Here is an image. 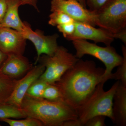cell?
Returning <instances> with one entry per match:
<instances>
[{"label": "cell", "instance_id": "cell-1", "mask_svg": "<svg viewBox=\"0 0 126 126\" xmlns=\"http://www.w3.org/2000/svg\"><path fill=\"white\" fill-rule=\"evenodd\" d=\"M105 71L103 68L97 67L92 60L79 59L54 84L59 89L63 101L76 110L88 99L98 84L105 83Z\"/></svg>", "mask_w": 126, "mask_h": 126}, {"label": "cell", "instance_id": "cell-2", "mask_svg": "<svg viewBox=\"0 0 126 126\" xmlns=\"http://www.w3.org/2000/svg\"><path fill=\"white\" fill-rule=\"evenodd\" d=\"M21 108L27 117L38 119L43 126H62L65 121L78 118L76 110L63 102L25 96Z\"/></svg>", "mask_w": 126, "mask_h": 126}, {"label": "cell", "instance_id": "cell-3", "mask_svg": "<svg viewBox=\"0 0 126 126\" xmlns=\"http://www.w3.org/2000/svg\"><path fill=\"white\" fill-rule=\"evenodd\" d=\"M119 82L117 81L107 91L104 90V83L98 84L88 99L76 110L78 118L83 126L88 120L97 115L107 117L113 121V96Z\"/></svg>", "mask_w": 126, "mask_h": 126}, {"label": "cell", "instance_id": "cell-4", "mask_svg": "<svg viewBox=\"0 0 126 126\" xmlns=\"http://www.w3.org/2000/svg\"><path fill=\"white\" fill-rule=\"evenodd\" d=\"M72 41L76 50L75 55L78 58L81 59L85 55H89L98 59L104 64L106 67L103 77L105 82L111 79L112 70L121 65L123 61V56L118 54L111 45L101 47L84 39Z\"/></svg>", "mask_w": 126, "mask_h": 126}, {"label": "cell", "instance_id": "cell-5", "mask_svg": "<svg viewBox=\"0 0 126 126\" xmlns=\"http://www.w3.org/2000/svg\"><path fill=\"white\" fill-rule=\"evenodd\" d=\"M79 59L66 48L59 46L53 56L43 55L40 56L39 61L44 65L45 69L39 79L48 84L55 83Z\"/></svg>", "mask_w": 126, "mask_h": 126}, {"label": "cell", "instance_id": "cell-6", "mask_svg": "<svg viewBox=\"0 0 126 126\" xmlns=\"http://www.w3.org/2000/svg\"><path fill=\"white\" fill-rule=\"evenodd\" d=\"M95 24L115 34L126 29V0H108L94 12Z\"/></svg>", "mask_w": 126, "mask_h": 126}, {"label": "cell", "instance_id": "cell-7", "mask_svg": "<svg viewBox=\"0 0 126 126\" xmlns=\"http://www.w3.org/2000/svg\"><path fill=\"white\" fill-rule=\"evenodd\" d=\"M24 22V26L21 32L23 37L33 44L37 52V57L34 64L36 65L42 55L52 56L56 52L59 46L57 40L59 36L57 34L45 35L40 30L34 31L29 24Z\"/></svg>", "mask_w": 126, "mask_h": 126}, {"label": "cell", "instance_id": "cell-8", "mask_svg": "<svg viewBox=\"0 0 126 126\" xmlns=\"http://www.w3.org/2000/svg\"><path fill=\"white\" fill-rule=\"evenodd\" d=\"M50 11L62 12L75 21L96 26L94 12L83 7L76 0H52Z\"/></svg>", "mask_w": 126, "mask_h": 126}, {"label": "cell", "instance_id": "cell-9", "mask_svg": "<svg viewBox=\"0 0 126 126\" xmlns=\"http://www.w3.org/2000/svg\"><path fill=\"white\" fill-rule=\"evenodd\" d=\"M45 69L44 65L41 63L33 67L23 78L17 80L13 92L6 102L21 108L27 90L40 78Z\"/></svg>", "mask_w": 126, "mask_h": 126}, {"label": "cell", "instance_id": "cell-10", "mask_svg": "<svg viewBox=\"0 0 126 126\" xmlns=\"http://www.w3.org/2000/svg\"><path fill=\"white\" fill-rule=\"evenodd\" d=\"M115 39L113 34L107 30L101 28H96L86 23L75 21L74 33L68 40H89L94 41L95 44L101 43L109 46L111 45Z\"/></svg>", "mask_w": 126, "mask_h": 126}, {"label": "cell", "instance_id": "cell-11", "mask_svg": "<svg viewBox=\"0 0 126 126\" xmlns=\"http://www.w3.org/2000/svg\"><path fill=\"white\" fill-rule=\"evenodd\" d=\"M26 41L20 32L0 27V49L7 55H23Z\"/></svg>", "mask_w": 126, "mask_h": 126}, {"label": "cell", "instance_id": "cell-12", "mask_svg": "<svg viewBox=\"0 0 126 126\" xmlns=\"http://www.w3.org/2000/svg\"><path fill=\"white\" fill-rule=\"evenodd\" d=\"M33 67L23 55L10 54L0 67V72L11 78L16 79L26 73Z\"/></svg>", "mask_w": 126, "mask_h": 126}, {"label": "cell", "instance_id": "cell-13", "mask_svg": "<svg viewBox=\"0 0 126 126\" xmlns=\"http://www.w3.org/2000/svg\"><path fill=\"white\" fill-rule=\"evenodd\" d=\"M112 113L113 123L116 126H126V87L120 81L113 96Z\"/></svg>", "mask_w": 126, "mask_h": 126}, {"label": "cell", "instance_id": "cell-14", "mask_svg": "<svg viewBox=\"0 0 126 126\" xmlns=\"http://www.w3.org/2000/svg\"><path fill=\"white\" fill-rule=\"evenodd\" d=\"M7 10L0 27L11 28L21 32L24 25L18 12L19 7L22 5L21 2L20 0H7Z\"/></svg>", "mask_w": 126, "mask_h": 126}, {"label": "cell", "instance_id": "cell-15", "mask_svg": "<svg viewBox=\"0 0 126 126\" xmlns=\"http://www.w3.org/2000/svg\"><path fill=\"white\" fill-rule=\"evenodd\" d=\"M17 79L0 72V103L6 102L14 90Z\"/></svg>", "mask_w": 126, "mask_h": 126}, {"label": "cell", "instance_id": "cell-16", "mask_svg": "<svg viewBox=\"0 0 126 126\" xmlns=\"http://www.w3.org/2000/svg\"><path fill=\"white\" fill-rule=\"evenodd\" d=\"M27 116L21 108L5 102L0 103V119L25 118Z\"/></svg>", "mask_w": 126, "mask_h": 126}, {"label": "cell", "instance_id": "cell-17", "mask_svg": "<svg viewBox=\"0 0 126 126\" xmlns=\"http://www.w3.org/2000/svg\"><path fill=\"white\" fill-rule=\"evenodd\" d=\"M48 84L39 78L32 84L26 92L25 96L33 98H43L44 90Z\"/></svg>", "mask_w": 126, "mask_h": 126}, {"label": "cell", "instance_id": "cell-18", "mask_svg": "<svg viewBox=\"0 0 126 126\" xmlns=\"http://www.w3.org/2000/svg\"><path fill=\"white\" fill-rule=\"evenodd\" d=\"M123 61L121 64L118 66L117 70L114 73L112 74L111 79L120 81L123 86L126 87V47L123 45L122 47Z\"/></svg>", "mask_w": 126, "mask_h": 126}, {"label": "cell", "instance_id": "cell-19", "mask_svg": "<svg viewBox=\"0 0 126 126\" xmlns=\"http://www.w3.org/2000/svg\"><path fill=\"white\" fill-rule=\"evenodd\" d=\"M10 126H44L42 123L33 118L27 117L25 119L15 120L10 118L0 119Z\"/></svg>", "mask_w": 126, "mask_h": 126}, {"label": "cell", "instance_id": "cell-20", "mask_svg": "<svg viewBox=\"0 0 126 126\" xmlns=\"http://www.w3.org/2000/svg\"><path fill=\"white\" fill-rule=\"evenodd\" d=\"M49 16L48 24L53 26H57L75 21L69 16L61 11L52 12Z\"/></svg>", "mask_w": 126, "mask_h": 126}, {"label": "cell", "instance_id": "cell-21", "mask_svg": "<svg viewBox=\"0 0 126 126\" xmlns=\"http://www.w3.org/2000/svg\"><path fill=\"white\" fill-rule=\"evenodd\" d=\"M43 98L53 101L63 102L61 93L54 84L47 85L43 94Z\"/></svg>", "mask_w": 126, "mask_h": 126}, {"label": "cell", "instance_id": "cell-22", "mask_svg": "<svg viewBox=\"0 0 126 126\" xmlns=\"http://www.w3.org/2000/svg\"><path fill=\"white\" fill-rule=\"evenodd\" d=\"M56 27L59 31L63 34L64 38L68 40L74 33L75 21L58 26Z\"/></svg>", "mask_w": 126, "mask_h": 126}, {"label": "cell", "instance_id": "cell-23", "mask_svg": "<svg viewBox=\"0 0 126 126\" xmlns=\"http://www.w3.org/2000/svg\"><path fill=\"white\" fill-rule=\"evenodd\" d=\"M106 117L102 115H97L91 118L84 124L85 126H105Z\"/></svg>", "mask_w": 126, "mask_h": 126}, {"label": "cell", "instance_id": "cell-24", "mask_svg": "<svg viewBox=\"0 0 126 126\" xmlns=\"http://www.w3.org/2000/svg\"><path fill=\"white\" fill-rule=\"evenodd\" d=\"M108 0H85L86 6L91 11L95 12L99 10Z\"/></svg>", "mask_w": 126, "mask_h": 126}, {"label": "cell", "instance_id": "cell-25", "mask_svg": "<svg viewBox=\"0 0 126 126\" xmlns=\"http://www.w3.org/2000/svg\"><path fill=\"white\" fill-rule=\"evenodd\" d=\"M7 7V0H0V25L4 17Z\"/></svg>", "mask_w": 126, "mask_h": 126}, {"label": "cell", "instance_id": "cell-26", "mask_svg": "<svg viewBox=\"0 0 126 126\" xmlns=\"http://www.w3.org/2000/svg\"><path fill=\"white\" fill-rule=\"evenodd\" d=\"M83 124L79 118L67 120L63 123L62 126H83Z\"/></svg>", "mask_w": 126, "mask_h": 126}, {"label": "cell", "instance_id": "cell-27", "mask_svg": "<svg viewBox=\"0 0 126 126\" xmlns=\"http://www.w3.org/2000/svg\"><path fill=\"white\" fill-rule=\"evenodd\" d=\"M114 38L119 39L126 46V29L116 33L113 34Z\"/></svg>", "mask_w": 126, "mask_h": 126}, {"label": "cell", "instance_id": "cell-28", "mask_svg": "<svg viewBox=\"0 0 126 126\" xmlns=\"http://www.w3.org/2000/svg\"><path fill=\"white\" fill-rule=\"evenodd\" d=\"M21 2V5H28L33 6L37 11L39 10L37 6L38 0H20Z\"/></svg>", "mask_w": 126, "mask_h": 126}, {"label": "cell", "instance_id": "cell-29", "mask_svg": "<svg viewBox=\"0 0 126 126\" xmlns=\"http://www.w3.org/2000/svg\"><path fill=\"white\" fill-rule=\"evenodd\" d=\"M7 55L0 49V67L7 58Z\"/></svg>", "mask_w": 126, "mask_h": 126}, {"label": "cell", "instance_id": "cell-30", "mask_svg": "<svg viewBox=\"0 0 126 126\" xmlns=\"http://www.w3.org/2000/svg\"><path fill=\"white\" fill-rule=\"evenodd\" d=\"M76 0L79 2L83 7L87 8L85 0Z\"/></svg>", "mask_w": 126, "mask_h": 126}, {"label": "cell", "instance_id": "cell-31", "mask_svg": "<svg viewBox=\"0 0 126 126\" xmlns=\"http://www.w3.org/2000/svg\"><path fill=\"white\" fill-rule=\"evenodd\" d=\"M1 126V125L0 124V126Z\"/></svg>", "mask_w": 126, "mask_h": 126}]
</instances>
